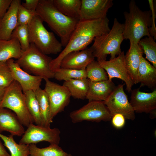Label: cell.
<instances>
[{
  "label": "cell",
  "instance_id": "obj_18",
  "mask_svg": "<svg viewBox=\"0 0 156 156\" xmlns=\"http://www.w3.org/2000/svg\"><path fill=\"white\" fill-rule=\"evenodd\" d=\"M23 126L14 112L6 108H0V133L5 131L13 136H21L25 131Z\"/></svg>",
  "mask_w": 156,
  "mask_h": 156
},
{
  "label": "cell",
  "instance_id": "obj_25",
  "mask_svg": "<svg viewBox=\"0 0 156 156\" xmlns=\"http://www.w3.org/2000/svg\"><path fill=\"white\" fill-rule=\"evenodd\" d=\"M38 100L42 120V125L50 127L53 122L51 115L50 103L47 95L44 90L40 88L34 91Z\"/></svg>",
  "mask_w": 156,
  "mask_h": 156
},
{
  "label": "cell",
  "instance_id": "obj_21",
  "mask_svg": "<svg viewBox=\"0 0 156 156\" xmlns=\"http://www.w3.org/2000/svg\"><path fill=\"white\" fill-rule=\"evenodd\" d=\"M137 78L140 86H146L151 89L156 88V68L143 56L141 58L138 68Z\"/></svg>",
  "mask_w": 156,
  "mask_h": 156
},
{
  "label": "cell",
  "instance_id": "obj_8",
  "mask_svg": "<svg viewBox=\"0 0 156 156\" xmlns=\"http://www.w3.org/2000/svg\"><path fill=\"white\" fill-rule=\"evenodd\" d=\"M69 117L73 123L84 121L99 122L111 120L112 116L103 101H91L80 109L70 113Z\"/></svg>",
  "mask_w": 156,
  "mask_h": 156
},
{
  "label": "cell",
  "instance_id": "obj_22",
  "mask_svg": "<svg viewBox=\"0 0 156 156\" xmlns=\"http://www.w3.org/2000/svg\"><path fill=\"white\" fill-rule=\"evenodd\" d=\"M22 52L20 44L16 39L0 40V62H6L11 59L17 60Z\"/></svg>",
  "mask_w": 156,
  "mask_h": 156
},
{
  "label": "cell",
  "instance_id": "obj_14",
  "mask_svg": "<svg viewBox=\"0 0 156 156\" xmlns=\"http://www.w3.org/2000/svg\"><path fill=\"white\" fill-rule=\"evenodd\" d=\"M140 88L131 90L130 103L135 112L150 113L153 118L156 116V89L146 93L140 91Z\"/></svg>",
  "mask_w": 156,
  "mask_h": 156
},
{
  "label": "cell",
  "instance_id": "obj_12",
  "mask_svg": "<svg viewBox=\"0 0 156 156\" xmlns=\"http://www.w3.org/2000/svg\"><path fill=\"white\" fill-rule=\"evenodd\" d=\"M125 57L123 51L114 59L98 62L106 72L108 79L117 78L123 81L126 85V90L130 93L134 84L127 68Z\"/></svg>",
  "mask_w": 156,
  "mask_h": 156
},
{
  "label": "cell",
  "instance_id": "obj_32",
  "mask_svg": "<svg viewBox=\"0 0 156 156\" xmlns=\"http://www.w3.org/2000/svg\"><path fill=\"white\" fill-rule=\"evenodd\" d=\"M11 38L18 40L22 51L28 49L30 45L28 25H17L12 33Z\"/></svg>",
  "mask_w": 156,
  "mask_h": 156
},
{
  "label": "cell",
  "instance_id": "obj_2",
  "mask_svg": "<svg viewBox=\"0 0 156 156\" xmlns=\"http://www.w3.org/2000/svg\"><path fill=\"white\" fill-rule=\"evenodd\" d=\"M38 15L58 35L63 47H65L79 22L60 12L53 0H39L36 10Z\"/></svg>",
  "mask_w": 156,
  "mask_h": 156
},
{
  "label": "cell",
  "instance_id": "obj_36",
  "mask_svg": "<svg viewBox=\"0 0 156 156\" xmlns=\"http://www.w3.org/2000/svg\"><path fill=\"white\" fill-rule=\"evenodd\" d=\"M25 2L21 3V5L26 9L36 11L39 0H25Z\"/></svg>",
  "mask_w": 156,
  "mask_h": 156
},
{
  "label": "cell",
  "instance_id": "obj_43",
  "mask_svg": "<svg viewBox=\"0 0 156 156\" xmlns=\"http://www.w3.org/2000/svg\"><path fill=\"white\" fill-rule=\"evenodd\" d=\"M28 156H31L30 155H29Z\"/></svg>",
  "mask_w": 156,
  "mask_h": 156
},
{
  "label": "cell",
  "instance_id": "obj_29",
  "mask_svg": "<svg viewBox=\"0 0 156 156\" xmlns=\"http://www.w3.org/2000/svg\"><path fill=\"white\" fill-rule=\"evenodd\" d=\"M87 78L92 82H98L108 79L107 74L98 62L95 60L90 62L86 68Z\"/></svg>",
  "mask_w": 156,
  "mask_h": 156
},
{
  "label": "cell",
  "instance_id": "obj_10",
  "mask_svg": "<svg viewBox=\"0 0 156 156\" xmlns=\"http://www.w3.org/2000/svg\"><path fill=\"white\" fill-rule=\"evenodd\" d=\"M124 84L116 86L107 99L103 101L112 117L119 113L126 119L133 120L135 112L129 101L128 96L124 90Z\"/></svg>",
  "mask_w": 156,
  "mask_h": 156
},
{
  "label": "cell",
  "instance_id": "obj_37",
  "mask_svg": "<svg viewBox=\"0 0 156 156\" xmlns=\"http://www.w3.org/2000/svg\"><path fill=\"white\" fill-rule=\"evenodd\" d=\"M12 0H0V18H2L9 8Z\"/></svg>",
  "mask_w": 156,
  "mask_h": 156
},
{
  "label": "cell",
  "instance_id": "obj_20",
  "mask_svg": "<svg viewBox=\"0 0 156 156\" xmlns=\"http://www.w3.org/2000/svg\"><path fill=\"white\" fill-rule=\"evenodd\" d=\"M130 42V47L125 55V62L134 84H136L138 83V70L144 53L138 44L132 42Z\"/></svg>",
  "mask_w": 156,
  "mask_h": 156
},
{
  "label": "cell",
  "instance_id": "obj_24",
  "mask_svg": "<svg viewBox=\"0 0 156 156\" xmlns=\"http://www.w3.org/2000/svg\"><path fill=\"white\" fill-rule=\"evenodd\" d=\"M53 1L55 6L62 13L68 17L79 20L81 0Z\"/></svg>",
  "mask_w": 156,
  "mask_h": 156
},
{
  "label": "cell",
  "instance_id": "obj_35",
  "mask_svg": "<svg viewBox=\"0 0 156 156\" xmlns=\"http://www.w3.org/2000/svg\"><path fill=\"white\" fill-rule=\"evenodd\" d=\"M125 118L123 115L119 113L113 115L111 118L112 123L113 126L117 129L122 128L125 123Z\"/></svg>",
  "mask_w": 156,
  "mask_h": 156
},
{
  "label": "cell",
  "instance_id": "obj_33",
  "mask_svg": "<svg viewBox=\"0 0 156 156\" xmlns=\"http://www.w3.org/2000/svg\"><path fill=\"white\" fill-rule=\"evenodd\" d=\"M14 80L6 62H0V87L6 88Z\"/></svg>",
  "mask_w": 156,
  "mask_h": 156
},
{
  "label": "cell",
  "instance_id": "obj_7",
  "mask_svg": "<svg viewBox=\"0 0 156 156\" xmlns=\"http://www.w3.org/2000/svg\"><path fill=\"white\" fill-rule=\"evenodd\" d=\"M0 108L12 111L22 124L27 127L34 120L27 108L24 94L19 84L14 80L5 89Z\"/></svg>",
  "mask_w": 156,
  "mask_h": 156
},
{
  "label": "cell",
  "instance_id": "obj_28",
  "mask_svg": "<svg viewBox=\"0 0 156 156\" xmlns=\"http://www.w3.org/2000/svg\"><path fill=\"white\" fill-rule=\"evenodd\" d=\"M29 149L31 156H67L68 154L56 144H50L47 147L40 148L35 144H31Z\"/></svg>",
  "mask_w": 156,
  "mask_h": 156
},
{
  "label": "cell",
  "instance_id": "obj_41",
  "mask_svg": "<svg viewBox=\"0 0 156 156\" xmlns=\"http://www.w3.org/2000/svg\"><path fill=\"white\" fill-rule=\"evenodd\" d=\"M67 156H72V155L70 154H68Z\"/></svg>",
  "mask_w": 156,
  "mask_h": 156
},
{
  "label": "cell",
  "instance_id": "obj_3",
  "mask_svg": "<svg viewBox=\"0 0 156 156\" xmlns=\"http://www.w3.org/2000/svg\"><path fill=\"white\" fill-rule=\"evenodd\" d=\"M129 12H125L123 37L130 42L138 43L143 37L149 36V29L156 30L155 13L151 10L143 11L137 5L135 1H131L129 4Z\"/></svg>",
  "mask_w": 156,
  "mask_h": 156
},
{
  "label": "cell",
  "instance_id": "obj_17",
  "mask_svg": "<svg viewBox=\"0 0 156 156\" xmlns=\"http://www.w3.org/2000/svg\"><path fill=\"white\" fill-rule=\"evenodd\" d=\"M20 0H12L11 4L0 20V40L11 39L12 33L18 25L17 12Z\"/></svg>",
  "mask_w": 156,
  "mask_h": 156
},
{
  "label": "cell",
  "instance_id": "obj_15",
  "mask_svg": "<svg viewBox=\"0 0 156 156\" xmlns=\"http://www.w3.org/2000/svg\"><path fill=\"white\" fill-rule=\"evenodd\" d=\"M6 62L14 80L19 84L23 92L28 90L35 91L40 88L43 79L42 77L27 73L13 59L8 60Z\"/></svg>",
  "mask_w": 156,
  "mask_h": 156
},
{
  "label": "cell",
  "instance_id": "obj_11",
  "mask_svg": "<svg viewBox=\"0 0 156 156\" xmlns=\"http://www.w3.org/2000/svg\"><path fill=\"white\" fill-rule=\"evenodd\" d=\"M45 84L44 90L49 100L51 118L63 111L69 103L70 94L67 89L63 85H61L44 79Z\"/></svg>",
  "mask_w": 156,
  "mask_h": 156
},
{
  "label": "cell",
  "instance_id": "obj_19",
  "mask_svg": "<svg viewBox=\"0 0 156 156\" xmlns=\"http://www.w3.org/2000/svg\"><path fill=\"white\" fill-rule=\"evenodd\" d=\"M116 86L112 80L108 79L98 82L89 80L88 89L86 99L89 102H103L107 99Z\"/></svg>",
  "mask_w": 156,
  "mask_h": 156
},
{
  "label": "cell",
  "instance_id": "obj_26",
  "mask_svg": "<svg viewBox=\"0 0 156 156\" xmlns=\"http://www.w3.org/2000/svg\"><path fill=\"white\" fill-rule=\"evenodd\" d=\"M0 138L4 143V146L9 150L11 156H28L30 155L29 145L17 144L13 136H7L0 133Z\"/></svg>",
  "mask_w": 156,
  "mask_h": 156
},
{
  "label": "cell",
  "instance_id": "obj_38",
  "mask_svg": "<svg viewBox=\"0 0 156 156\" xmlns=\"http://www.w3.org/2000/svg\"><path fill=\"white\" fill-rule=\"evenodd\" d=\"M0 156H11L7 152L0 140Z\"/></svg>",
  "mask_w": 156,
  "mask_h": 156
},
{
  "label": "cell",
  "instance_id": "obj_16",
  "mask_svg": "<svg viewBox=\"0 0 156 156\" xmlns=\"http://www.w3.org/2000/svg\"><path fill=\"white\" fill-rule=\"evenodd\" d=\"M90 48L71 52L65 56L60 64V68L77 70L86 69L87 66L94 60Z\"/></svg>",
  "mask_w": 156,
  "mask_h": 156
},
{
  "label": "cell",
  "instance_id": "obj_44",
  "mask_svg": "<svg viewBox=\"0 0 156 156\" xmlns=\"http://www.w3.org/2000/svg\"><path fill=\"white\" fill-rule=\"evenodd\" d=\"M0 19H1V18H0Z\"/></svg>",
  "mask_w": 156,
  "mask_h": 156
},
{
  "label": "cell",
  "instance_id": "obj_9",
  "mask_svg": "<svg viewBox=\"0 0 156 156\" xmlns=\"http://www.w3.org/2000/svg\"><path fill=\"white\" fill-rule=\"evenodd\" d=\"M60 131L56 128L30 124L25 131L19 143L29 145L42 141H46L50 144L58 145L60 142Z\"/></svg>",
  "mask_w": 156,
  "mask_h": 156
},
{
  "label": "cell",
  "instance_id": "obj_4",
  "mask_svg": "<svg viewBox=\"0 0 156 156\" xmlns=\"http://www.w3.org/2000/svg\"><path fill=\"white\" fill-rule=\"evenodd\" d=\"M123 24L120 23L116 18L114 19L112 27L107 33L96 37L90 48L98 62L106 60L110 54L112 59L122 53L121 45L124 39Z\"/></svg>",
  "mask_w": 156,
  "mask_h": 156
},
{
  "label": "cell",
  "instance_id": "obj_40",
  "mask_svg": "<svg viewBox=\"0 0 156 156\" xmlns=\"http://www.w3.org/2000/svg\"><path fill=\"white\" fill-rule=\"evenodd\" d=\"M154 9H152V10H151V11H152V10H154ZM149 34H150V35H151V36H153V37H155V36H156V34H155L154 35H152L150 33H149Z\"/></svg>",
  "mask_w": 156,
  "mask_h": 156
},
{
  "label": "cell",
  "instance_id": "obj_39",
  "mask_svg": "<svg viewBox=\"0 0 156 156\" xmlns=\"http://www.w3.org/2000/svg\"><path fill=\"white\" fill-rule=\"evenodd\" d=\"M6 88L0 87V103L4 95Z\"/></svg>",
  "mask_w": 156,
  "mask_h": 156
},
{
  "label": "cell",
  "instance_id": "obj_1",
  "mask_svg": "<svg viewBox=\"0 0 156 156\" xmlns=\"http://www.w3.org/2000/svg\"><path fill=\"white\" fill-rule=\"evenodd\" d=\"M109 23L107 17L79 21L65 48L57 57L51 61L50 64L51 70L54 72L60 68L61 60L68 54L86 48L96 37L109 31Z\"/></svg>",
  "mask_w": 156,
  "mask_h": 156
},
{
  "label": "cell",
  "instance_id": "obj_6",
  "mask_svg": "<svg viewBox=\"0 0 156 156\" xmlns=\"http://www.w3.org/2000/svg\"><path fill=\"white\" fill-rule=\"evenodd\" d=\"M52 60L30 44L29 48L22 51L21 57L15 61L22 68L44 79H49L54 77V72L50 66Z\"/></svg>",
  "mask_w": 156,
  "mask_h": 156
},
{
  "label": "cell",
  "instance_id": "obj_30",
  "mask_svg": "<svg viewBox=\"0 0 156 156\" xmlns=\"http://www.w3.org/2000/svg\"><path fill=\"white\" fill-rule=\"evenodd\" d=\"M146 55V58L156 68V43L150 36L142 38L138 43Z\"/></svg>",
  "mask_w": 156,
  "mask_h": 156
},
{
  "label": "cell",
  "instance_id": "obj_23",
  "mask_svg": "<svg viewBox=\"0 0 156 156\" xmlns=\"http://www.w3.org/2000/svg\"><path fill=\"white\" fill-rule=\"evenodd\" d=\"M89 83L88 79L85 78L64 81L63 85L67 89L71 96L75 99L83 100L86 99Z\"/></svg>",
  "mask_w": 156,
  "mask_h": 156
},
{
  "label": "cell",
  "instance_id": "obj_5",
  "mask_svg": "<svg viewBox=\"0 0 156 156\" xmlns=\"http://www.w3.org/2000/svg\"><path fill=\"white\" fill-rule=\"evenodd\" d=\"M43 22L37 15L28 25L30 44L46 55L60 53L63 47L61 43L53 33L46 29Z\"/></svg>",
  "mask_w": 156,
  "mask_h": 156
},
{
  "label": "cell",
  "instance_id": "obj_27",
  "mask_svg": "<svg viewBox=\"0 0 156 156\" xmlns=\"http://www.w3.org/2000/svg\"><path fill=\"white\" fill-rule=\"evenodd\" d=\"M27 109L36 125H42V120L38 101L35 92L32 90L23 92Z\"/></svg>",
  "mask_w": 156,
  "mask_h": 156
},
{
  "label": "cell",
  "instance_id": "obj_34",
  "mask_svg": "<svg viewBox=\"0 0 156 156\" xmlns=\"http://www.w3.org/2000/svg\"><path fill=\"white\" fill-rule=\"evenodd\" d=\"M36 11L28 10L19 5L17 12L18 25H28L36 15Z\"/></svg>",
  "mask_w": 156,
  "mask_h": 156
},
{
  "label": "cell",
  "instance_id": "obj_13",
  "mask_svg": "<svg viewBox=\"0 0 156 156\" xmlns=\"http://www.w3.org/2000/svg\"><path fill=\"white\" fill-rule=\"evenodd\" d=\"M113 4L112 0H81L79 21L106 17Z\"/></svg>",
  "mask_w": 156,
  "mask_h": 156
},
{
  "label": "cell",
  "instance_id": "obj_42",
  "mask_svg": "<svg viewBox=\"0 0 156 156\" xmlns=\"http://www.w3.org/2000/svg\"><path fill=\"white\" fill-rule=\"evenodd\" d=\"M152 9H154H154L153 8H152V9H151V10H152ZM150 36H151V35H150ZM151 36L153 37L154 38H155L156 37V36H155V37H153V36Z\"/></svg>",
  "mask_w": 156,
  "mask_h": 156
},
{
  "label": "cell",
  "instance_id": "obj_31",
  "mask_svg": "<svg viewBox=\"0 0 156 156\" xmlns=\"http://www.w3.org/2000/svg\"><path fill=\"white\" fill-rule=\"evenodd\" d=\"M54 78L64 81L75 79L87 78L86 69L77 70L60 68L54 72Z\"/></svg>",
  "mask_w": 156,
  "mask_h": 156
}]
</instances>
